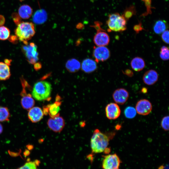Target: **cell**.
<instances>
[{
    "instance_id": "obj_1",
    "label": "cell",
    "mask_w": 169,
    "mask_h": 169,
    "mask_svg": "<svg viewBox=\"0 0 169 169\" xmlns=\"http://www.w3.org/2000/svg\"><path fill=\"white\" fill-rule=\"evenodd\" d=\"M109 138L106 134L98 129H95L90 140V146L92 153H100L104 152L108 148Z\"/></svg>"
},
{
    "instance_id": "obj_2",
    "label": "cell",
    "mask_w": 169,
    "mask_h": 169,
    "mask_svg": "<svg viewBox=\"0 0 169 169\" xmlns=\"http://www.w3.org/2000/svg\"><path fill=\"white\" fill-rule=\"evenodd\" d=\"M52 89L51 85L49 82L45 81L38 82L34 85L32 96L35 99L39 101L49 100Z\"/></svg>"
},
{
    "instance_id": "obj_3",
    "label": "cell",
    "mask_w": 169,
    "mask_h": 169,
    "mask_svg": "<svg viewBox=\"0 0 169 169\" xmlns=\"http://www.w3.org/2000/svg\"><path fill=\"white\" fill-rule=\"evenodd\" d=\"M35 33L34 24L31 22H20L15 30L16 36L25 45Z\"/></svg>"
},
{
    "instance_id": "obj_4",
    "label": "cell",
    "mask_w": 169,
    "mask_h": 169,
    "mask_svg": "<svg viewBox=\"0 0 169 169\" xmlns=\"http://www.w3.org/2000/svg\"><path fill=\"white\" fill-rule=\"evenodd\" d=\"M106 24L110 31L120 32L126 29V20L118 13L109 14Z\"/></svg>"
},
{
    "instance_id": "obj_5",
    "label": "cell",
    "mask_w": 169,
    "mask_h": 169,
    "mask_svg": "<svg viewBox=\"0 0 169 169\" xmlns=\"http://www.w3.org/2000/svg\"><path fill=\"white\" fill-rule=\"evenodd\" d=\"M94 27L97 30V33L94 38V43L98 46L108 45L110 41L109 36L105 31L101 28L100 23L97 22H95Z\"/></svg>"
},
{
    "instance_id": "obj_6",
    "label": "cell",
    "mask_w": 169,
    "mask_h": 169,
    "mask_svg": "<svg viewBox=\"0 0 169 169\" xmlns=\"http://www.w3.org/2000/svg\"><path fill=\"white\" fill-rule=\"evenodd\" d=\"M121 162L117 154H108L104 156L102 168L103 169H119Z\"/></svg>"
},
{
    "instance_id": "obj_7",
    "label": "cell",
    "mask_w": 169,
    "mask_h": 169,
    "mask_svg": "<svg viewBox=\"0 0 169 169\" xmlns=\"http://www.w3.org/2000/svg\"><path fill=\"white\" fill-rule=\"evenodd\" d=\"M22 49L28 62L32 64L35 63L38 60V53L37 46L33 43L25 45Z\"/></svg>"
},
{
    "instance_id": "obj_8",
    "label": "cell",
    "mask_w": 169,
    "mask_h": 169,
    "mask_svg": "<svg viewBox=\"0 0 169 169\" xmlns=\"http://www.w3.org/2000/svg\"><path fill=\"white\" fill-rule=\"evenodd\" d=\"M93 55L96 62L104 61L107 60L110 55L109 49L105 46L95 47L94 49Z\"/></svg>"
},
{
    "instance_id": "obj_9",
    "label": "cell",
    "mask_w": 169,
    "mask_h": 169,
    "mask_svg": "<svg viewBox=\"0 0 169 169\" xmlns=\"http://www.w3.org/2000/svg\"><path fill=\"white\" fill-rule=\"evenodd\" d=\"M47 125L51 130L55 132H61L65 126L64 119L59 115L50 118L47 122Z\"/></svg>"
},
{
    "instance_id": "obj_10",
    "label": "cell",
    "mask_w": 169,
    "mask_h": 169,
    "mask_svg": "<svg viewBox=\"0 0 169 169\" xmlns=\"http://www.w3.org/2000/svg\"><path fill=\"white\" fill-rule=\"evenodd\" d=\"M23 90L21 92L22 97L21 99V104L22 107L25 109L28 110L33 107L35 104V101L30 94H27L25 90L26 82L22 81Z\"/></svg>"
},
{
    "instance_id": "obj_11",
    "label": "cell",
    "mask_w": 169,
    "mask_h": 169,
    "mask_svg": "<svg viewBox=\"0 0 169 169\" xmlns=\"http://www.w3.org/2000/svg\"><path fill=\"white\" fill-rule=\"evenodd\" d=\"M135 109L138 114L143 115H147L151 112L152 105L151 102L148 100L141 99L137 102Z\"/></svg>"
},
{
    "instance_id": "obj_12",
    "label": "cell",
    "mask_w": 169,
    "mask_h": 169,
    "mask_svg": "<svg viewBox=\"0 0 169 169\" xmlns=\"http://www.w3.org/2000/svg\"><path fill=\"white\" fill-rule=\"evenodd\" d=\"M105 115L110 120H115L120 116L121 110L118 104L110 103L107 105L105 108Z\"/></svg>"
},
{
    "instance_id": "obj_13",
    "label": "cell",
    "mask_w": 169,
    "mask_h": 169,
    "mask_svg": "<svg viewBox=\"0 0 169 169\" xmlns=\"http://www.w3.org/2000/svg\"><path fill=\"white\" fill-rule=\"evenodd\" d=\"M129 96V94L128 91L123 88L116 90L112 95L113 98L115 103L121 105L125 103Z\"/></svg>"
},
{
    "instance_id": "obj_14",
    "label": "cell",
    "mask_w": 169,
    "mask_h": 169,
    "mask_svg": "<svg viewBox=\"0 0 169 169\" xmlns=\"http://www.w3.org/2000/svg\"><path fill=\"white\" fill-rule=\"evenodd\" d=\"M44 114L42 109L38 107H34L29 109L28 113L29 119L33 123L37 122L43 118Z\"/></svg>"
},
{
    "instance_id": "obj_15",
    "label": "cell",
    "mask_w": 169,
    "mask_h": 169,
    "mask_svg": "<svg viewBox=\"0 0 169 169\" xmlns=\"http://www.w3.org/2000/svg\"><path fill=\"white\" fill-rule=\"evenodd\" d=\"M158 75L156 71L151 69L146 72L143 77V80L144 83L148 85H152L158 80Z\"/></svg>"
},
{
    "instance_id": "obj_16",
    "label": "cell",
    "mask_w": 169,
    "mask_h": 169,
    "mask_svg": "<svg viewBox=\"0 0 169 169\" xmlns=\"http://www.w3.org/2000/svg\"><path fill=\"white\" fill-rule=\"evenodd\" d=\"M55 101L53 104L47 105L48 109V114L51 118L59 115V112L60 110V106L61 104V98L56 97Z\"/></svg>"
},
{
    "instance_id": "obj_17",
    "label": "cell",
    "mask_w": 169,
    "mask_h": 169,
    "mask_svg": "<svg viewBox=\"0 0 169 169\" xmlns=\"http://www.w3.org/2000/svg\"><path fill=\"white\" fill-rule=\"evenodd\" d=\"M81 68L84 72L90 73L95 70L97 68V65L95 61L92 59H87L82 62Z\"/></svg>"
},
{
    "instance_id": "obj_18",
    "label": "cell",
    "mask_w": 169,
    "mask_h": 169,
    "mask_svg": "<svg viewBox=\"0 0 169 169\" xmlns=\"http://www.w3.org/2000/svg\"><path fill=\"white\" fill-rule=\"evenodd\" d=\"M131 66L134 71H140L144 68L145 66L144 59L140 57H136L133 58L131 62Z\"/></svg>"
},
{
    "instance_id": "obj_19",
    "label": "cell",
    "mask_w": 169,
    "mask_h": 169,
    "mask_svg": "<svg viewBox=\"0 0 169 169\" xmlns=\"http://www.w3.org/2000/svg\"><path fill=\"white\" fill-rule=\"evenodd\" d=\"M47 18V14L46 11L41 9L36 12L33 16V20L35 23L41 24L45 22Z\"/></svg>"
},
{
    "instance_id": "obj_20",
    "label": "cell",
    "mask_w": 169,
    "mask_h": 169,
    "mask_svg": "<svg viewBox=\"0 0 169 169\" xmlns=\"http://www.w3.org/2000/svg\"><path fill=\"white\" fill-rule=\"evenodd\" d=\"M18 14L23 19H27L30 17L33 10L30 7L27 5L21 6L18 10Z\"/></svg>"
},
{
    "instance_id": "obj_21",
    "label": "cell",
    "mask_w": 169,
    "mask_h": 169,
    "mask_svg": "<svg viewBox=\"0 0 169 169\" xmlns=\"http://www.w3.org/2000/svg\"><path fill=\"white\" fill-rule=\"evenodd\" d=\"M11 76L10 69L5 63L0 62V80H7Z\"/></svg>"
},
{
    "instance_id": "obj_22",
    "label": "cell",
    "mask_w": 169,
    "mask_h": 169,
    "mask_svg": "<svg viewBox=\"0 0 169 169\" xmlns=\"http://www.w3.org/2000/svg\"><path fill=\"white\" fill-rule=\"evenodd\" d=\"M66 67L69 72L74 73L78 71L80 68V64L77 60L72 59L67 61Z\"/></svg>"
},
{
    "instance_id": "obj_23",
    "label": "cell",
    "mask_w": 169,
    "mask_h": 169,
    "mask_svg": "<svg viewBox=\"0 0 169 169\" xmlns=\"http://www.w3.org/2000/svg\"><path fill=\"white\" fill-rule=\"evenodd\" d=\"M168 28L166 22L164 20H158L155 23L153 29L154 32L157 34L162 33Z\"/></svg>"
},
{
    "instance_id": "obj_24",
    "label": "cell",
    "mask_w": 169,
    "mask_h": 169,
    "mask_svg": "<svg viewBox=\"0 0 169 169\" xmlns=\"http://www.w3.org/2000/svg\"><path fill=\"white\" fill-rule=\"evenodd\" d=\"M10 117V114L8 108L0 106V122L8 121Z\"/></svg>"
},
{
    "instance_id": "obj_25",
    "label": "cell",
    "mask_w": 169,
    "mask_h": 169,
    "mask_svg": "<svg viewBox=\"0 0 169 169\" xmlns=\"http://www.w3.org/2000/svg\"><path fill=\"white\" fill-rule=\"evenodd\" d=\"M40 163V161L37 160L33 161H29L17 169H38V167Z\"/></svg>"
},
{
    "instance_id": "obj_26",
    "label": "cell",
    "mask_w": 169,
    "mask_h": 169,
    "mask_svg": "<svg viewBox=\"0 0 169 169\" xmlns=\"http://www.w3.org/2000/svg\"><path fill=\"white\" fill-rule=\"evenodd\" d=\"M137 112L135 108L132 106H128L124 110V114L125 117L128 119L134 118Z\"/></svg>"
},
{
    "instance_id": "obj_27",
    "label": "cell",
    "mask_w": 169,
    "mask_h": 169,
    "mask_svg": "<svg viewBox=\"0 0 169 169\" xmlns=\"http://www.w3.org/2000/svg\"><path fill=\"white\" fill-rule=\"evenodd\" d=\"M10 31L7 27L4 26H0V40H5L9 37Z\"/></svg>"
},
{
    "instance_id": "obj_28",
    "label": "cell",
    "mask_w": 169,
    "mask_h": 169,
    "mask_svg": "<svg viewBox=\"0 0 169 169\" xmlns=\"http://www.w3.org/2000/svg\"><path fill=\"white\" fill-rule=\"evenodd\" d=\"M169 50L168 48L166 46H162L161 49L160 57L163 60H167L169 59Z\"/></svg>"
},
{
    "instance_id": "obj_29",
    "label": "cell",
    "mask_w": 169,
    "mask_h": 169,
    "mask_svg": "<svg viewBox=\"0 0 169 169\" xmlns=\"http://www.w3.org/2000/svg\"><path fill=\"white\" fill-rule=\"evenodd\" d=\"M169 116H166L163 117L161 120V126L162 128L166 131L169 130Z\"/></svg>"
},
{
    "instance_id": "obj_30",
    "label": "cell",
    "mask_w": 169,
    "mask_h": 169,
    "mask_svg": "<svg viewBox=\"0 0 169 169\" xmlns=\"http://www.w3.org/2000/svg\"><path fill=\"white\" fill-rule=\"evenodd\" d=\"M169 31L166 30L161 34V37L163 41L166 44H169Z\"/></svg>"
},
{
    "instance_id": "obj_31",
    "label": "cell",
    "mask_w": 169,
    "mask_h": 169,
    "mask_svg": "<svg viewBox=\"0 0 169 169\" xmlns=\"http://www.w3.org/2000/svg\"><path fill=\"white\" fill-rule=\"evenodd\" d=\"M124 73L126 75H128V76L131 77L133 74V73L132 71L130 69L126 70L125 71Z\"/></svg>"
},
{
    "instance_id": "obj_32",
    "label": "cell",
    "mask_w": 169,
    "mask_h": 169,
    "mask_svg": "<svg viewBox=\"0 0 169 169\" xmlns=\"http://www.w3.org/2000/svg\"><path fill=\"white\" fill-rule=\"evenodd\" d=\"M36 66H35V68H36V69H40L41 67V65L39 64H36Z\"/></svg>"
},
{
    "instance_id": "obj_33",
    "label": "cell",
    "mask_w": 169,
    "mask_h": 169,
    "mask_svg": "<svg viewBox=\"0 0 169 169\" xmlns=\"http://www.w3.org/2000/svg\"><path fill=\"white\" fill-rule=\"evenodd\" d=\"M5 63L8 65H10L11 63V60L8 59H6L5 60Z\"/></svg>"
},
{
    "instance_id": "obj_34",
    "label": "cell",
    "mask_w": 169,
    "mask_h": 169,
    "mask_svg": "<svg viewBox=\"0 0 169 169\" xmlns=\"http://www.w3.org/2000/svg\"><path fill=\"white\" fill-rule=\"evenodd\" d=\"M3 131V127L2 124L0 123V134Z\"/></svg>"
},
{
    "instance_id": "obj_35",
    "label": "cell",
    "mask_w": 169,
    "mask_h": 169,
    "mask_svg": "<svg viewBox=\"0 0 169 169\" xmlns=\"http://www.w3.org/2000/svg\"><path fill=\"white\" fill-rule=\"evenodd\" d=\"M147 90L146 88H144L142 89L141 91L143 93H145L147 92Z\"/></svg>"
},
{
    "instance_id": "obj_36",
    "label": "cell",
    "mask_w": 169,
    "mask_h": 169,
    "mask_svg": "<svg viewBox=\"0 0 169 169\" xmlns=\"http://www.w3.org/2000/svg\"><path fill=\"white\" fill-rule=\"evenodd\" d=\"M20 0V1H23V0Z\"/></svg>"
}]
</instances>
